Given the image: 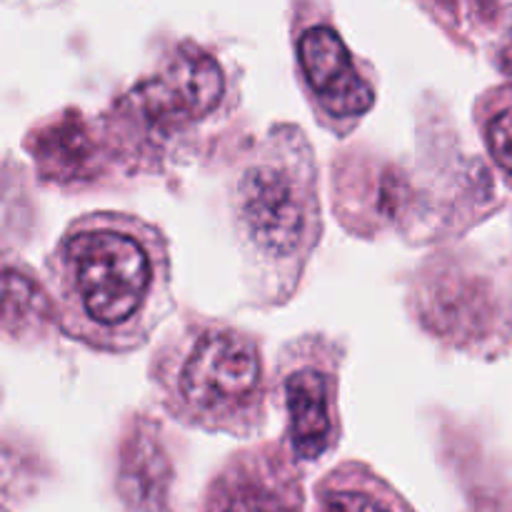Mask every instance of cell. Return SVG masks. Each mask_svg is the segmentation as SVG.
Returning <instances> with one entry per match:
<instances>
[{
	"mask_svg": "<svg viewBox=\"0 0 512 512\" xmlns=\"http://www.w3.org/2000/svg\"><path fill=\"white\" fill-rule=\"evenodd\" d=\"M53 328L55 308L43 280L20 258L0 253V338L38 343Z\"/></svg>",
	"mask_w": 512,
	"mask_h": 512,
	"instance_id": "obj_10",
	"label": "cell"
},
{
	"mask_svg": "<svg viewBox=\"0 0 512 512\" xmlns=\"http://www.w3.org/2000/svg\"><path fill=\"white\" fill-rule=\"evenodd\" d=\"M345 343L325 333H305L280 348L270 395L285 420L283 443L295 463H320L343 438L340 370Z\"/></svg>",
	"mask_w": 512,
	"mask_h": 512,
	"instance_id": "obj_5",
	"label": "cell"
},
{
	"mask_svg": "<svg viewBox=\"0 0 512 512\" xmlns=\"http://www.w3.org/2000/svg\"><path fill=\"white\" fill-rule=\"evenodd\" d=\"M315 512H415L400 490L363 460H345L318 480Z\"/></svg>",
	"mask_w": 512,
	"mask_h": 512,
	"instance_id": "obj_11",
	"label": "cell"
},
{
	"mask_svg": "<svg viewBox=\"0 0 512 512\" xmlns=\"http://www.w3.org/2000/svg\"><path fill=\"white\" fill-rule=\"evenodd\" d=\"M25 148L43 183L78 188L103 178L113 163L115 140H110L105 123L68 108L33 128Z\"/></svg>",
	"mask_w": 512,
	"mask_h": 512,
	"instance_id": "obj_8",
	"label": "cell"
},
{
	"mask_svg": "<svg viewBox=\"0 0 512 512\" xmlns=\"http://www.w3.org/2000/svg\"><path fill=\"white\" fill-rule=\"evenodd\" d=\"M303 468L283 440L240 448L200 495L195 512H303Z\"/></svg>",
	"mask_w": 512,
	"mask_h": 512,
	"instance_id": "obj_7",
	"label": "cell"
},
{
	"mask_svg": "<svg viewBox=\"0 0 512 512\" xmlns=\"http://www.w3.org/2000/svg\"><path fill=\"white\" fill-rule=\"evenodd\" d=\"M45 270L55 328L98 353L143 348L173 313L170 240L140 215H78L58 238Z\"/></svg>",
	"mask_w": 512,
	"mask_h": 512,
	"instance_id": "obj_1",
	"label": "cell"
},
{
	"mask_svg": "<svg viewBox=\"0 0 512 512\" xmlns=\"http://www.w3.org/2000/svg\"><path fill=\"white\" fill-rule=\"evenodd\" d=\"M475 123L495 168L512 185V83H503L480 95Z\"/></svg>",
	"mask_w": 512,
	"mask_h": 512,
	"instance_id": "obj_12",
	"label": "cell"
},
{
	"mask_svg": "<svg viewBox=\"0 0 512 512\" xmlns=\"http://www.w3.org/2000/svg\"><path fill=\"white\" fill-rule=\"evenodd\" d=\"M320 5H300L293 18L295 73L315 120L328 133L348 138L378 100L370 63L353 53Z\"/></svg>",
	"mask_w": 512,
	"mask_h": 512,
	"instance_id": "obj_6",
	"label": "cell"
},
{
	"mask_svg": "<svg viewBox=\"0 0 512 512\" xmlns=\"http://www.w3.org/2000/svg\"><path fill=\"white\" fill-rule=\"evenodd\" d=\"M235 105V85L225 65L198 43L175 45L150 78L135 85L118 105L140 140H183L225 118Z\"/></svg>",
	"mask_w": 512,
	"mask_h": 512,
	"instance_id": "obj_4",
	"label": "cell"
},
{
	"mask_svg": "<svg viewBox=\"0 0 512 512\" xmlns=\"http://www.w3.org/2000/svg\"><path fill=\"white\" fill-rule=\"evenodd\" d=\"M170 483L173 460L165 450L158 425L138 415L120 448V498L133 512H163Z\"/></svg>",
	"mask_w": 512,
	"mask_h": 512,
	"instance_id": "obj_9",
	"label": "cell"
},
{
	"mask_svg": "<svg viewBox=\"0 0 512 512\" xmlns=\"http://www.w3.org/2000/svg\"><path fill=\"white\" fill-rule=\"evenodd\" d=\"M228 203L255 295L285 305L323 238L318 163L305 130L278 123L245 148L228 183Z\"/></svg>",
	"mask_w": 512,
	"mask_h": 512,
	"instance_id": "obj_2",
	"label": "cell"
},
{
	"mask_svg": "<svg viewBox=\"0 0 512 512\" xmlns=\"http://www.w3.org/2000/svg\"><path fill=\"white\" fill-rule=\"evenodd\" d=\"M165 413L185 428L255 438L268 423L270 380L263 345L223 318L188 313L150 360Z\"/></svg>",
	"mask_w": 512,
	"mask_h": 512,
	"instance_id": "obj_3",
	"label": "cell"
}]
</instances>
